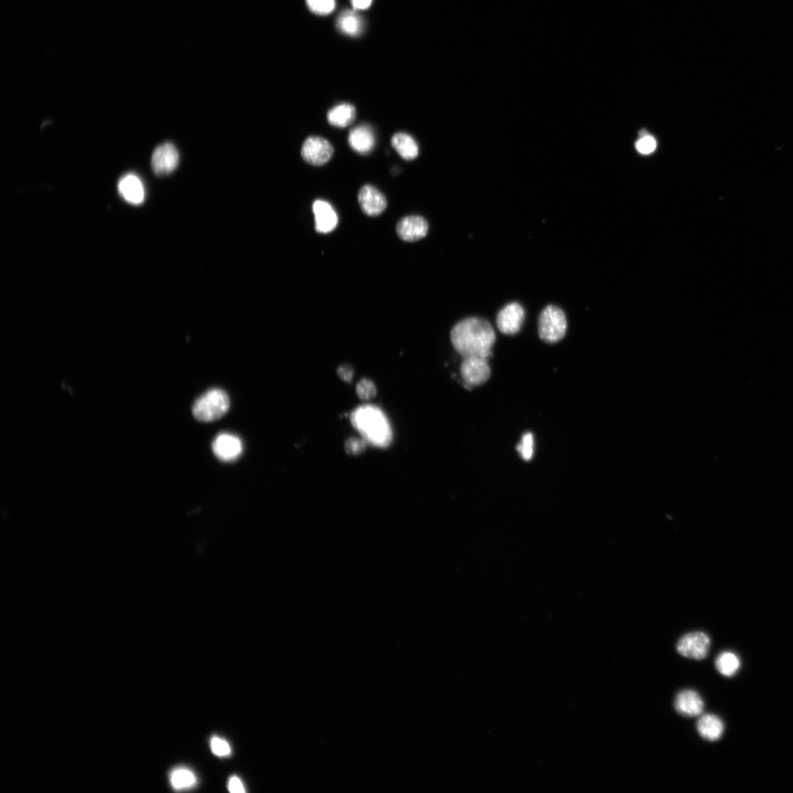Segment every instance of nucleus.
<instances>
[{"label": "nucleus", "mask_w": 793, "mask_h": 793, "mask_svg": "<svg viewBox=\"0 0 793 793\" xmlns=\"http://www.w3.org/2000/svg\"><path fill=\"white\" fill-rule=\"evenodd\" d=\"M310 10L319 16H327L335 8V0H306Z\"/></svg>", "instance_id": "5701e85b"}, {"label": "nucleus", "mask_w": 793, "mask_h": 793, "mask_svg": "<svg viewBox=\"0 0 793 793\" xmlns=\"http://www.w3.org/2000/svg\"><path fill=\"white\" fill-rule=\"evenodd\" d=\"M451 336L455 349L463 358L480 356L488 359L496 339L491 324L479 317L460 321L453 328Z\"/></svg>", "instance_id": "f257e3e1"}, {"label": "nucleus", "mask_w": 793, "mask_h": 793, "mask_svg": "<svg viewBox=\"0 0 793 793\" xmlns=\"http://www.w3.org/2000/svg\"><path fill=\"white\" fill-rule=\"evenodd\" d=\"M179 154L176 147L170 143L158 146L153 155L152 167L158 176L173 173L177 167Z\"/></svg>", "instance_id": "6e6552de"}, {"label": "nucleus", "mask_w": 793, "mask_h": 793, "mask_svg": "<svg viewBox=\"0 0 793 793\" xmlns=\"http://www.w3.org/2000/svg\"><path fill=\"white\" fill-rule=\"evenodd\" d=\"M212 753L218 757H227L231 755V750L227 741L219 737H214L210 741Z\"/></svg>", "instance_id": "393cba45"}, {"label": "nucleus", "mask_w": 793, "mask_h": 793, "mask_svg": "<svg viewBox=\"0 0 793 793\" xmlns=\"http://www.w3.org/2000/svg\"><path fill=\"white\" fill-rule=\"evenodd\" d=\"M229 791L232 793H244L246 792L242 781L238 777H232L228 783Z\"/></svg>", "instance_id": "cd10ccee"}, {"label": "nucleus", "mask_w": 793, "mask_h": 793, "mask_svg": "<svg viewBox=\"0 0 793 793\" xmlns=\"http://www.w3.org/2000/svg\"><path fill=\"white\" fill-rule=\"evenodd\" d=\"M358 199L363 212L371 217L380 216L388 207L387 199L382 192L371 185L361 188Z\"/></svg>", "instance_id": "9d476101"}, {"label": "nucleus", "mask_w": 793, "mask_h": 793, "mask_svg": "<svg viewBox=\"0 0 793 793\" xmlns=\"http://www.w3.org/2000/svg\"><path fill=\"white\" fill-rule=\"evenodd\" d=\"M356 391L359 397L363 400H369L376 394L375 384L368 379L361 380L357 385Z\"/></svg>", "instance_id": "a878e982"}, {"label": "nucleus", "mask_w": 793, "mask_h": 793, "mask_svg": "<svg viewBox=\"0 0 793 793\" xmlns=\"http://www.w3.org/2000/svg\"><path fill=\"white\" fill-rule=\"evenodd\" d=\"M356 113L354 106L350 104H341L330 110L327 115L330 124L344 128L353 124L356 119Z\"/></svg>", "instance_id": "a211bd4d"}, {"label": "nucleus", "mask_w": 793, "mask_h": 793, "mask_svg": "<svg viewBox=\"0 0 793 793\" xmlns=\"http://www.w3.org/2000/svg\"><path fill=\"white\" fill-rule=\"evenodd\" d=\"M339 29L349 35H358L362 30L359 17L352 11H346L340 15L337 21Z\"/></svg>", "instance_id": "4be33fe9"}, {"label": "nucleus", "mask_w": 793, "mask_h": 793, "mask_svg": "<svg viewBox=\"0 0 793 793\" xmlns=\"http://www.w3.org/2000/svg\"><path fill=\"white\" fill-rule=\"evenodd\" d=\"M230 400L222 390L213 389L202 395L192 406V415L204 422L216 421L228 412Z\"/></svg>", "instance_id": "7ed1b4c3"}, {"label": "nucleus", "mask_w": 793, "mask_h": 793, "mask_svg": "<svg viewBox=\"0 0 793 793\" xmlns=\"http://www.w3.org/2000/svg\"><path fill=\"white\" fill-rule=\"evenodd\" d=\"M461 374L466 387L469 388L484 383L491 376L488 359L480 356L464 358Z\"/></svg>", "instance_id": "423d86ee"}, {"label": "nucleus", "mask_w": 793, "mask_h": 793, "mask_svg": "<svg viewBox=\"0 0 793 793\" xmlns=\"http://www.w3.org/2000/svg\"><path fill=\"white\" fill-rule=\"evenodd\" d=\"M334 155L332 145L324 138L313 136L307 138L302 148V156L309 164L316 166L327 163Z\"/></svg>", "instance_id": "0eeeda50"}, {"label": "nucleus", "mask_w": 793, "mask_h": 793, "mask_svg": "<svg viewBox=\"0 0 793 793\" xmlns=\"http://www.w3.org/2000/svg\"><path fill=\"white\" fill-rule=\"evenodd\" d=\"M711 639L702 632H694L684 635L678 641V653L687 658L700 660L709 655L711 649Z\"/></svg>", "instance_id": "39448f33"}, {"label": "nucleus", "mask_w": 793, "mask_h": 793, "mask_svg": "<svg viewBox=\"0 0 793 793\" xmlns=\"http://www.w3.org/2000/svg\"><path fill=\"white\" fill-rule=\"evenodd\" d=\"M567 329V320L562 310L552 305L545 308L539 319V334L542 340L558 342L564 337Z\"/></svg>", "instance_id": "20e7f679"}, {"label": "nucleus", "mask_w": 793, "mask_h": 793, "mask_svg": "<svg viewBox=\"0 0 793 793\" xmlns=\"http://www.w3.org/2000/svg\"><path fill=\"white\" fill-rule=\"evenodd\" d=\"M676 711L684 717H698L703 713L704 703L701 696L693 690L678 694L674 701Z\"/></svg>", "instance_id": "ddd939ff"}, {"label": "nucleus", "mask_w": 793, "mask_h": 793, "mask_svg": "<svg viewBox=\"0 0 793 793\" xmlns=\"http://www.w3.org/2000/svg\"><path fill=\"white\" fill-rule=\"evenodd\" d=\"M427 231V221L417 216L405 217L397 225L399 238L407 242H415L422 239L425 237Z\"/></svg>", "instance_id": "f8f14e48"}, {"label": "nucleus", "mask_w": 793, "mask_h": 793, "mask_svg": "<svg viewBox=\"0 0 793 793\" xmlns=\"http://www.w3.org/2000/svg\"><path fill=\"white\" fill-rule=\"evenodd\" d=\"M315 229L319 233L327 234L334 231L338 224V217L332 206L327 202L317 200L313 204Z\"/></svg>", "instance_id": "4468645a"}, {"label": "nucleus", "mask_w": 793, "mask_h": 793, "mask_svg": "<svg viewBox=\"0 0 793 793\" xmlns=\"http://www.w3.org/2000/svg\"><path fill=\"white\" fill-rule=\"evenodd\" d=\"M214 454L223 461L237 459L243 452V444L240 438L230 434L219 435L212 443Z\"/></svg>", "instance_id": "9b49d317"}, {"label": "nucleus", "mask_w": 793, "mask_h": 793, "mask_svg": "<svg viewBox=\"0 0 793 793\" xmlns=\"http://www.w3.org/2000/svg\"><path fill=\"white\" fill-rule=\"evenodd\" d=\"M337 373L343 381L347 382L351 381L354 376L353 369L349 366H342L339 367Z\"/></svg>", "instance_id": "c756f323"}, {"label": "nucleus", "mask_w": 793, "mask_h": 793, "mask_svg": "<svg viewBox=\"0 0 793 793\" xmlns=\"http://www.w3.org/2000/svg\"><path fill=\"white\" fill-rule=\"evenodd\" d=\"M349 143L355 152L366 155L374 148L376 138L370 126L361 124L350 132Z\"/></svg>", "instance_id": "2eb2a0df"}, {"label": "nucleus", "mask_w": 793, "mask_h": 793, "mask_svg": "<svg viewBox=\"0 0 793 793\" xmlns=\"http://www.w3.org/2000/svg\"><path fill=\"white\" fill-rule=\"evenodd\" d=\"M636 148L642 154H650L655 149L656 141L652 136H645L637 142Z\"/></svg>", "instance_id": "bb28decb"}, {"label": "nucleus", "mask_w": 793, "mask_h": 793, "mask_svg": "<svg viewBox=\"0 0 793 793\" xmlns=\"http://www.w3.org/2000/svg\"><path fill=\"white\" fill-rule=\"evenodd\" d=\"M352 422L363 437L375 445L385 446L391 440L388 422L376 407H361L354 413Z\"/></svg>", "instance_id": "f03ea898"}, {"label": "nucleus", "mask_w": 793, "mask_h": 793, "mask_svg": "<svg viewBox=\"0 0 793 793\" xmlns=\"http://www.w3.org/2000/svg\"><path fill=\"white\" fill-rule=\"evenodd\" d=\"M119 191L127 202L139 205L145 199V190L140 178L133 174H128L119 182Z\"/></svg>", "instance_id": "dca6fc26"}, {"label": "nucleus", "mask_w": 793, "mask_h": 793, "mask_svg": "<svg viewBox=\"0 0 793 793\" xmlns=\"http://www.w3.org/2000/svg\"><path fill=\"white\" fill-rule=\"evenodd\" d=\"M363 443L358 439H351L346 443V449L349 454H358L363 451Z\"/></svg>", "instance_id": "c85d7f7f"}, {"label": "nucleus", "mask_w": 793, "mask_h": 793, "mask_svg": "<svg viewBox=\"0 0 793 793\" xmlns=\"http://www.w3.org/2000/svg\"><path fill=\"white\" fill-rule=\"evenodd\" d=\"M524 319L523 307L518 303H510L498 313L497 326L503 334H516L520 331Z\"/></svg>", "instance_id": "1a4fd4ad"}, {"label": "nucleus", "mask_w": 793, "mask_h": 793, "mask_svg": "<svg viewBox=\"0 0 793 793\" xmlns=\"http://www.w3.org/2000/svg\"><path fill=\"white\" fill-rule=\"evenodd\" d=\"M699 735L705 740L717 741L724 733V723L717 716L706 714L702 716L696 724Z\"/></svg>", "instance_id": "f3484780"}, {"label": "nucleus", "mask_w": 793, "mask_h": 793, "mask_svg": "<svg viewBox=\"0 0 793 793\" xmlns=\"http://www.w3.org/2000/svg\"><path fill=\"white\" fill-rule=\"evenodd\" d=\"M517 449L525 461L531 460L534 454V438L532 434L531 433L525 434Z\"/></svg>", "instance_id": "b1692460"}, {"label": "nucleus", "mask_w": 793, "mask_h": 793, "mask_svg": "<svg viewBox=\"0 0 793 793\" xmlns=\"http://www.w3.org/2000/svg\"><path fill=\"white\" fill-rule=\"evenodd\" d=\"M392 145L404 160H412L418 156V145L408 134L396 133L392 138Z\"/></svg>", "instance_id": "6ab92c4d"}, {"label": "nucleus", "mask_w": 793, "mask_h": 793, "mask_svg": "<svg viewBox=\"0 0 793 793\" xmlns=\"http://www.w3.org/2000/svg\"><path fill=\"white\" fill-rule=\"evenodd\" d=\"M715 665L722 676L732 677L739 672L741 661L735 653L727 651L721 652L717 657Z\"/></svg>", "instance_id": "aec40b11"}, {"label": "nucleus", "mask_w": 793, "mask_h": 793, "mask_svg": "<svg viewBox=\"0 0 793 793\" xmlns=\"http://www.w3.org/2000/svg\"><path fill=\"white\" fill-rule=\"evenodd\" d=\"M373 0H351L354 8L356 10L368 9L372 4Z\"/></svg>", "instance_id": "7c9ffc66"}, {"label": "nucleus", "mask_w": 793, "mask_h": 793, "mask_svg": "<svg viewBox=\"0 0 793 793\" xmlns=\"http://www.w3.org/2000/svg\"><path fill=\"white\" fill-rule=\"evenodd\" d=\"M171 785L177 790H183L195 787L197 783L196 775L187 768L180 767L174 770L170 776Z\"/></svg>", "instance_id": "412c9836"}]
</instances>
